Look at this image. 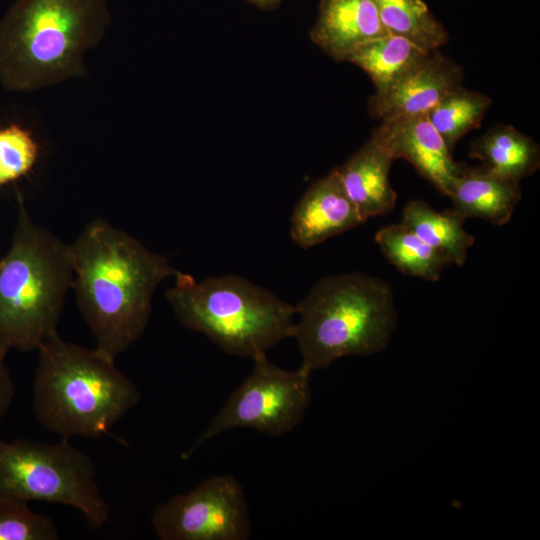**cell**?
<instances>
[{"mask_svg":"<svg viewBox=\"0 0 540 540\" xmlns=\"http://www.w3.org/2000/svg\"><path fill=\"white\" fill-rule=\"evenodd\" d=\"M430 53L402 36L388 34L364 43L346 61L362 68L372 79L376 93L380 94L423 62Z\"/></svg>","mask_w":540,"mask_h":540,"instance_id":"ac0fdd59","label":"cell"},{"mask_svg":"<svg viewBox=\"0 0 540 540\" xmlns=\"http://www.w3.org/2000/svg\"><path fill=\"white\" fill-rule=\"evenodd\" d=\"M491 104L489 96L460 85L449 92L427 116L452 151L464 135L481 125Z\"/></svg>","mask_w":540,"mask_h":540,"instance_id":"44dd1931","label":"cell"},{"mask_svg":"<svg viewBox=\"0 0 540 540\" xmlns=\"http://www.w3.org/2000/svg\"><path fill=\"white\" fill-rule=\"evenodd\" d=\"M40 156L38 141L18 124L0 128V187L26 176Z\"/></svg>","mask_w":540,"mask_h":540,"instance_id":"7402d4cb","label":"cell"},{"mask_svg":"<svg viewBox=\"0 0 540 540\" xmlns=\"http://www.w3.org/2000/svg\"><path fill=\"white\" fill-rule=\"evenodd\" d=\"M252 360L250 374L183 457H190L206 441L233 429L251 428L277 437L301 422L311 401V372L301 366L285 370L270 362L266 354Z\"/></svg>","mask_w":540,"mask_h":540,"instance_id":"ba28073f","label":"cell"},{"mask_svg":"<svg viewBox=\"0 0 540 540\" xmlns=\"http://www.w3.org/2000/svg\"><path fill=\"white\" fill-rule=\"evenodd\" d=\"M380 20L390 34L402 36L432 52L447 43L444 26L423 0H375Z\"/></svg>","mask_w":540,"mask_h":540,"instance_id":"ffe728a7","label":"cell"},{"mask_svg":"<svg viewBox=\"0 0 540 540\" xmlns=\"http://www.w3.org/2000/svg\"><path fill=\"white\" fill-rule=\"evenodd\" d=\"M365 222L333 169L315 181L296 204L290 234L298 246L310 248Z\"/></svg>","mask_w":540,"mask_h":540,"instance_id":"7c38bea8","label":"cell"},{"mask_svg":"<svg viewBox=\"0 0 540 540\" xmlns=\"http://www.w3.org/2000/svg\"><path fill=\"white\" fill-rule=\"evenodd\" d=\"M72 288L95 339L116 360L144 332L157 286L178 270L109 222H89L69 244Z\"/></svg>","mask_w":540,"mask_h":540,"instance_id":"6da1fadb","label":"cell"},{"mask_svg":"<svg viewBox=\"0 0 540 540\" xmlns=\"http://www.w3.org/2000/svg\"><path fill=\"white\" fill-rule=\"evenodd\" d=\"M463 70L439 50L383 93L369 100L370 114L382 121L427 114L461 85Z\"/></svg>","mask_w":540,"mask_h":540,"instance_id":"8fae6325","label":"cell"},{"mask_svg":"<svg viewBox=\"0 0 540 540\" xmlns=\"http://www.w3.org/2000/svg\"><path fill=\"white\" fill-rule=\"evenodd\" d=\"M262 9H270L277 6L281 0H247Z\"/></svg>","mask_w":540,"mask_h":540,"instance_id":"d4e9b609","label":"cell"},{"mask_svg":"<svg viewBox=\"0 0 540 540\" xmlns=\"http://www.w3.org/2000/svg\"><path fill=\"white\" fill-rule=\"evenodd\" d=\"M166 298L178 320L225 352L251 359L292 337L295 306L234 275L196 281L177 271Z\"/></svg>","mask_w":540,"mask_h":540,"instance_id":"8992f818","label":"cell"},{"mask_svg":"<svg viewBox=\"0 0 540 540\" xmlns=\"http://www.w3.org/2000/svg\"><path fill=\"white\" fill-rule=\"evenodd\" d=\"M465 219L452 209L434 210L422 200L409 202L402 221L415 235L440 252L450 264L463 266L475 238L464 228Z\"/></svg>","mask_w":540,"mask_h":540,"instance_id":"e0dca14e","label":"cell"},{"mask_svg":"<svg viewBox=\"0 0 540 540\" xmlns=\"http://www.w3.org/2000/svg\"><path fill=\"white\" fill-rule=\"evenodd\" d=\"M521 196L518 182L484 166L472 168L465 164L448 194L452 210L461 217L481 218L496 226L509 222Z\"/></svg>","mask_w":540,"mask_h":540,"instance_id":"9a60e30c","label":"cell"},{"mask_svg":"<svg viewBox=\"0 0 540 540\" xmlns=\"http://www.w3.org/2000/svg\"><path fill=\"white\" fill-rule=\"evenodd\" d=\"M11 244L0 259V349L31 352L57 334L72 288L69 244L31 217L20 195Z\"/></svg>","mask_w":540,"mask_h":540,"instance_id":"277c9868","label":"cell"},{"mask_svg":"<svg viewBox=\"0 0 540 540\" xmlns=\"http://www.w3.org/2000/svg\"><path fill=\"white\" fill-rule=\"evenodd\" d=\"M0 496L71 506L92 528H101L110 512L92 459L68 439L46 444L0 438Z\"/></svg>","mask_w":540,"mask_h":540,"instance_id":"52a82bcc","label":"cell"},{"mask_svg":"<svg viewBox=\"0 0 540 540\" xmlns=\"http://www.w3.org/2000/svg\"><path fill=\"white\" fill-rule=\"evenodd\" d=\"M37 352L33 412L40 425L62 439L99 438L140 401L137 386L96 348L57 333Z\"/></svg>","mask_w":540,"mask_h":540,"instance_id":"3957f363","label":"cell"},{"mask_svg":"<svg viewBox=\"0 0 540 540\" xmlns=\"http://www.w3.org/2000/svg\"><path fill=\"white\" fill-rule=\"evenodd\" d=\"M111 22L107 0H15L0 20V83L33 92L87 76Z\"/></svg>","mask_w":540,"mask_h":540,"instance_id":"7a4b0ae2","label":"cell"},{"mask_svg":"<svg viewBox=\"0 0 540 540\" xmlns=\"http://www.w3.org/2000/svg\"><path fill=\"white\" fill-rule=\"evenodd\" d=\"M6 354L0 349V423L14 398V383L5 362Z\"/></svg>","mask_w":540,"mask_h":540,"instance_id":"cb8c5ba5","label":"cell"},{"mask_svg":"<svg viewBox=\"0 0 540 540\" xmlns=\"http://www.w3.org/2000/svg\"><path fill=\"white\" fill-rule=\"evenodd\" d=\"M388 34L375 0H321L310 37L327 55L346 61L364 43Z\"/></svg>","mask_w":540,"mask_h":540,"instance_id":"4fadbf2b","label":"cell"},{"mask_svg":"<svg viewBox=\"0 0 540 540\" xmlns=\"http://www.w3.org/2000/svg\"><path fill=\"white\" fill-rule=\"evenodd\" d=\"M295 309L292 337L311 373L344 356L382 351L396 324L389 283L359 272L320 279Z\"/></svg>","mask_w":540,"mask_h":540,"instance_id":"5b68a950","label":"cell"},{"mask_svg":"<svg viewBox=\"0 0 540 540\" xmlns=\"http://www.w3.org/2000/svg\"><path fill=\"white\" fill-rule=\"evenodd\" d=\"M375 241L387 260L407 275L434 282L451 265L401 222L381 228L375 234Z\"/></svg>","mask_w":540,"mask_h":540,"instance_id":"d6986e66","label":"cell"},{"mask_svg":"<svg viewBox=\"0 0 540 540\" xmlns=\"http://www.w3.org/2000/svg\"><path fill=\"white\" fill-rule=\"evenodd\" d=\"M393 160L372 134L343 165L335 168L347 195L365 221L386 215L395 207L397 194L389 180Z\"/></svg>","mask_w":540,"mask_h":540,"instance_id":"5bb4252c","label":"cell"},{"mask_svg":"<svg viewBox=\"0 0 540 540\" xmlns=\"http://www.w3.org/2000/svg\"><path fill=\"white\" fill-rule=\"evenodd\" d=\"M470 158L505 179L520 183L540 166L539 145L511 125L491 127L470 146Z\"/></svg>","mask_w":540,"mask_h":540,"instance_id":"2e32d148","label":"cell"},{"mask_svg":"<svg viewBox=\"0 0 540 540\" xmlns=\"http://www.w3.org/2000/svg\"><path fill=\"white\" fill-rule=\"evenodd\" d=\"M152 526L161 540H247L249 507L240 482L216 475L158 505Z\"/></svg>","mask_w":540,"mask_h":540,"instance_id":"9c48e42d","label":"cell"},{"mask_svg":"<svg viewBox=\"0 0 540 540\" xmlns=\"http://www.w3.org/2000/svg\"><path fill=\"white\" fill-rule=\"evenodd\" d=\"M53 520L33 512L28 502L0 496V540H56Z\"/></svg>","mask_w":540,"mask_h":540,"instance_id":"603a6c76","label":"cell"},{"mask_svg":"<svg viewBox=\"0 0 540 540\" xmlns=\"http://www.w3.org/2000/svg\"><path fill=\"white\" fill-rule=\"evenodd\" d=\"M393 159L410 162L418 173L448 196L463 164L456 163L427 114L383 121L372 133Z\"/></svg>","mask_w":540,"mask_h":540,"instance_id":"30bf717a","label":"cell"}]
</instances>
